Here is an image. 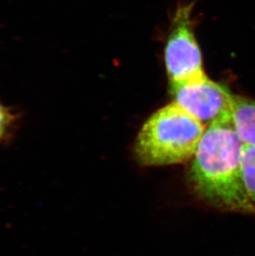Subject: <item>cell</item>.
Wrapping results in <instances>:
<instances>
[{
  "mask_svg": "<svg viewBox=\"0 0 255 256\" xmlns=\"http://www.w3.org/2000/svg\"><path fill=\"white\" fill-rule=\"evenodd\" d=\"M244 144L232 120L206 128L192 158L189 181L196 195L220 210L255 214L244 184L241 158Z\"/></svg>",
  "mask_w": 255,
  "mask_h": 256,
  "instance_id": "6da1fadb",
  "label": "cell"
},
{
  "mask_svg": "<svg viewBox=\"0 0 255 256\" xmlns=\"http://www.w3.org/2000/svg\"><path fill=\"white\" fill-rule=\"evenodd\" d=\"M172 103L200 121L206 128L219 121L232 120L234 96L224 86L206 76L170 83Z\"/></svg>",
  "mask_w": 255,
  "mask_h": 256,
  "instance_id": "3957f363",
  "label": "cell"
},
{
  "mask_svg": "<svg viewBox=\"0 0 255 256\" xmlns=\"http://www.w3.org/2000/svg\"><path fill=\"white\" fill-rule=\"evenodd\" d=\"M241 166L244 184L255 208V147L244 145Z\"/></svg>",
  "mask_w": 255,
  "mask_h": 256,
  "instance_id": "8992f818",
  "label": "cell"
},
{
  "mask_svg": "<svg viewBox=\"0 0 255 256\" xmlns=\"http://www.w3.org/2000/svg\"><path fill=\"white\" fill-rule=\"evenodd\" d=\"M16 120V114L0 103V144L6 142L11 137Z\"/></svg>",
  "mask_w": 255,
  "mask_h": 256,
  "instance_id": "52a82bcc",
  "label": "cell"
},
{
  "mask_svg": "<svg viewBox=\"0 0 255 256\" xmlns=\"http://www.w3.org/2000/svg\"><path fill=\"white\" fill-rule=\"evenodd\" d=\"M165 63L170 83L204 76L200 50L190 24V6L176 11L165 48Z\"/></svg>",
  "mask_w": 255,
  "mask_h": 256,
  "instance_id": "277c9868",
  "label": "cell"
},
{
  "mask_svg": "<svg viewBox=\"0 0 255 256\" xmlns=\"http://www.w3.org/2000/svg\"><path fill=\"white\" fill-rule=\"evenodd\" d=\"M206 127L174 103L150 116L138 134L135 157L144 166H165L194 157Z\"/></svg>",
  "mask_w": 255,
  "mask_h": 256,
  "instance_id": "7a4b0ae2",
  "label": "cell"
},
{
  "mask_svg": "<svg viewBox=\"0 0 255 256\" xmlns=\"http://www.w3.org/2000/svg\"><path fill=\"white\" fill-rule=\"evenodd\" d=\"M232 121L244 144L255 147V100L234 96Z\"/></svg>",
  "mask_w": 255,
  "mask_h": 256,
  "instance_id": "5b68a950",
  "label": "cell"
}]
</instances>
